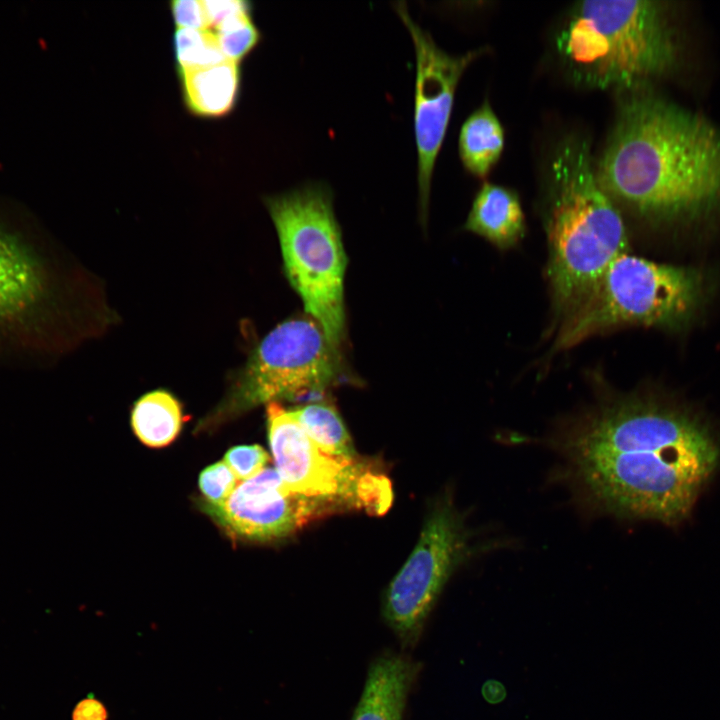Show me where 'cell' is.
<instances>
[{"instance_id": "8fae6325", "label": "cell", "mask_w": 720, "mask_h": 720, "mask_svg": "<svg viewBox=\"0 0 720 720\" xmlns=\"http://www.w3.org/2000/svg\"><path fill=\"white\" fill-rule=\"evenodd\" d=\"M395 10L410 33L416 57L414 134L417 148L418 202L425 223L435 163L443 144L458 83L481 50L452 55L410 16L404 3Z\"/></svg>"}, {"instance_id": "277c9868", "label": "cell", "mask_w": 720, "mask_h": 720, "mask_svg": "<svg viewBox=\"0 0 720 720\" xmlns=\"http://www.w3.org/2000/svg\"><path fill=\"white\" fill-rule=\"evenodd\" d=\"M545 228L553 311L560 322L619 256L628 253L625 223L600 186L588 143L568 138L556 149L548 175Z\"/></svg>"}, {"instance_id": "5b68a950", "label": "cell", "mask_w": 720, "mask_h": 720, "mask_svg": "<svg viewBox=\"0 0 720 720\" xmlns=\"http://www.w3.org/2000/svg\"><path fill=\"white\" fill-rule=\"evenodd\" d=\"M556 48L573 79L592 89L628 90L668 72L676 49L655 1H583L570 11Z\"/></svg>"}, {"instance_id": "d4e9b609", "label": "cell", "mask_w": 720, "mask_h": 720, "mask_svg": "<svg viewBox=\"0 0 720 720\" xmlns=\"http://www.w3.org/2000/svg\"><path fill=\"white\" fill-rule=\"evenodd\" d=\"M73 720H106L104 706L93 698H86L80 701L75 707Z\"/></svg>"}, {"instance_id": "9c48e42d", "label": "cell", "mask_w": 720, "mask_h": 720, "mask_svg": "<svg viewBox=\"0 0 720 720\" xmlns=\"http://www.w3.org/2000/svg\"><path fill=\"white\" fill-rule=\"evenodd\" d=\"M268 439L275 470L285 486L298 495L384 513L391 504L388 479L369 471L356 458L323 451L279 402L266 406Z\"/></svg>"}, {"instance_id": "44dd1931", "label": "cell", "mask_w": 720, "mask_h": 720, "mask_svg": "<svg viewBox=\"0 0 720 720\" xmlns=\"http://www.w3.org/2000/svg\"><path fill=\"white\" fill-rule=\"evenodd\" d=\"M237 478L224 461L206 467L199 476V487L207 505L220 506L232 494Z\"/></svg>"}, {"instance_id": "4fadbf2b", "label": "cell", "mask_w": 720, "mask_h": 720, "mask_svg": "<svg viewBox=\"0 0 720 720\" xmlns=\"http://www.w3.org/2000/svg\"><path fill=\"white\" fill-rule=\"evenodd\" d=\"M418 664L404 655L379 656L370 665L351 720H402Z\"/></svg>"}, {"instance_id": "ba28073f", "label": "cell", "mask_w": 720, "mask_h": 720, "mask_svg": "<svg viewBox=\"0 0 720 720\" xmlns=\"http://www.w3.org/2000/svg\"><path fill=\"white\" fill-rule=\"evenodd\" d=\"M350 379L339 348L321 326L308 315L297 316L258 343L211 417L224 419L280 399L320 397Z\"/></svg>"}, {"instance_id": "52a82bcc", "label": "cell", "mask_w": 720, "mask_h": 720, "mask_svg": "<svg viewBox=\"0 0 720 720\" xmlns=\"http://www.w3.org/2000/svg\"><path fill=\"white\" fill-rule=\"evenodd\" d=\"M706 291L696 268L656 263L625 253L561 322L558 350L628 324L681 328L695 315Z\"/></svg>"}, {"instance_id": "603a6c76", "label": "cell", "mask_w": 720, "mask_h": 720, "mask_svg": "<svg viewBox=\"0 0 720 720\" xmlns=\"http://www.w3.org/2000/svg\"><path fill=\"white\" fill-rule=\"evenodd\" d=\"M170 11L177 28H209L203 0H173Z\"/></svg>"}, {"instance_id": "3957f363", "label": "cell", "mask_w": 720, "mask_h": 720, "mask_svg": "<svg viewBox=\"0 0 720 720\" xmlns=\"http://www.w3.org/2000/svg\"><path fill=\"white\" fill-rule=\"evenodd\" d=\"M0 215V367L40 368L82 333L79 279L51 239Z\"/></svg>"}, {"instance_id": "2e32d148", "label": "cell", "mask_w": 720, "mask_h": 720, "mask_svg": "<svg viewBox=\"0 0 720 720\" xmlns=\"http://www.w3.org/2000/svg\"><path fill=\"white\" fill-rule=\"evenodd\" d=\"M504 147L503 127L488 101L474 110L463 123L458 141L465 169L483 178L499 160Z\"/></svg>"}, {"instance_id": "9a60e30c", "label": "cell", "mask_w": 720, "mask_h": 720, "mask_svg": "<svg viewBox=\"0 0 720 720\" xmlns=\"http://www.w3.org/2000/svg\"><path fill=\"white\" fill-rule=\"evenodd\" d=\"M183 101L194 115L219 118L235 107L241 89L239 62L220 63L178 71Z\"/></svg>"}, {"instance_id": "5bb4252c", "label": "cell", "mask_w": 720, "mask_h": 720, "mask_svg": "<svg viewBox=\"0 0 720 720\" xmlns=\"http://www.w3.org/2000/svg\"><path fill=\"white\" fill-rule=\"evenodd\" d=\"M464 228L499 249L512 248L526 232L518 194L505 186L483 184L473 200Z\"/></svg>"}, {"instance_id": "ffe728a7", "label": "cell", "mask_w": 720, "mask_h": 720, "mask_svg": "<svg viewBox=\"0 0 720 720\" xmlns=\"http://www.w3.org/2000/svg\"><path fill=\"white\" fill-rule=\"evenodd\" d=\"M213 31L225 58L239 63L258 45L261 39L260 31L251 17V12L226 21Z\"/></svg>"}, {"instance_id": "8992f818", "label": "cell", "mask_w": 720, "mask_h": 720, "mask_svg": "<svg viewBox=\"0 0 720 720\" xmlns=\"http://www.w3.org/2000/svg\"><path fill=\"white\" fill-rule=\"evenodd\" d=\"M264 203L276 228L290 285L307 315L340 348L345 337L347 257L329 187L308 183L266 196Z\"/></svg>"}, {"instance_id": "6da1fadb", "label": "cell", "mask_w": 720, "mask_h": 720, "mask_svg": "<svg viewBox=\"0 0 720 720\" xmlns=\"http://www.w3.org/2000/svg\"><path fill=\"white\" fill-rule=\"evenodd\" d=\"M561 447L593 504L668 525L688 517L720 462L719 441L702 419L641 397L603 406Z\"/></svg>"}, {"instance_id": "cb8c5ba5", "label": "cell", "mask_w": 720, "mask_h": 720, "mask_svg": "<svg viewBox=\"0 0 720 720\" xmlns=\"http://www.w3.org/2000/svg\"><path fill=\"white\" fill-rule=\"evenodd\" d=\"M203 5L208 25L213 29L252 9L250 3L244 0H203Z\"/></svg>"}, {"instance_id": "30bf717a", "label": "cell", "mask_w": 720, "mask_h": 720, "mask_svg": "<svg viewBox=\"0 0 720 720\" xmlns=\"http://www.w3.org/2000/svg\"><path fill=\"white\" fill-rule=\"evenodd\" d=\"M470 552L462 519L450 504L438 505L385 591L383 617L403 645L418 641L448 578Z\"/></svg>"}, {"instance_id": "7402d4cb", "label": "cell", "mask_w": 720, "mask_h": 720, "mask_svg": "<svg viewBox=\"0 0 720 720\" xmlns=\"http://www.w3.org/2000/svg\"><path fill=\"white\" fill-rule=\"evenodd\" d=\"M223 461L237 479L248 480L264 470L268 454L260 445H240L229 449Z\"/></svg>"}, {"instance_id": "e0dca14e", "label": "cell", "mask_w": 720, "mask_h": 720, "mask_svg": "<svg viewBox=\"0 0 720 720\" xmlns=\"http://www.w3.org/2000/svg\"><path fill=\"white\" fill-rule=\"evenodd\" d=\"M182 424L181 404L166 390L144 394L132 409V428L138 439L149 447L170 444L178 436Z\"/></svg>"}, {"instance_id": "7a4b0ae2", "label": "cell", "mask_w": 720, "mask_h": 720, "mask_svg": "<svg viewBox=\"0 0 720 720\" xmlns=\"http://www.w3.org/2000/svg\"><path fill=\"white\" fill-rule=\"evenodd\" d=\"M614 201L667 220L720 209V133L702 117L652 96L619 107L595 169Z\"/></svg>"}, {"instance_id": "ac0fdd59", "label": "cell", "mask_w": 720, "mask_h": 720, "mask_svg": "<svg viewBox=\"0 0 720 720\" xmlns=\"http://www.w3.org/2000/svg\"><path fill=\"white\" fill-rule=\"evenodd\" d=\"M306 434L323 451L356 458L350 435L336 409L327 402H313L290 409Z\"/></svg>"}, {"instance_id": "d6986e66", "label": "cell", "mask_w": 720, "mask_h": 720, "mask_svg": "<svg viewBox=\"0 0 720 720\" xmlns=\"http://www.w3.org/2000/svg\"><path fill=\"white\" fill-rule=\"evenodd\" d=\"M173 50L177 71L209 66L226 60L217 36L209 28H176Z\"/></svg>"}, {"instance_id": "7c38bea8", "label": "cell", "mask_w": 720, "mask_h": 720, "mask_svg": "<svg viewBox=\"0 0 720 720\" xmlns=\"http://www.w3.org/2000/svg\"><path fill=\"white\" fill-rule=\"evenodd\" d=\"M331 505L290 491L274 468H266L239 484L220 506L209 512L231 534L270 541L286 537Z\"/></svg>"}]
</instances>
